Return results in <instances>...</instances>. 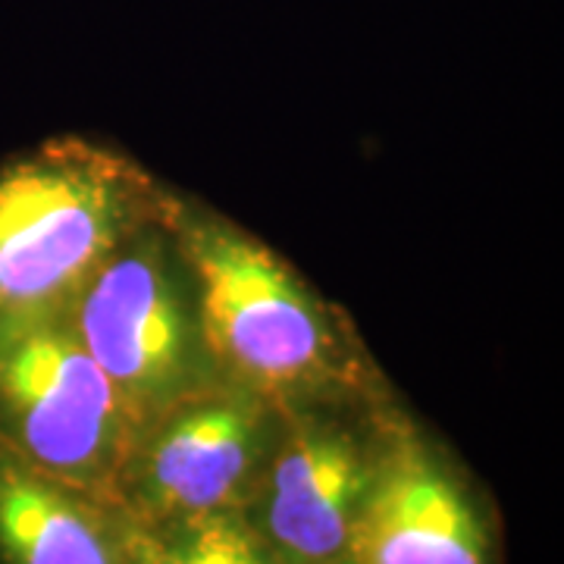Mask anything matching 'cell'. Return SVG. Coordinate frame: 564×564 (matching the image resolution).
Segmentation results:
<instances>
[{"mask_svg":"<svg viewBox=\"0 0 564 564\" xmlns=\"http://www.w3.org/2000/svg\"><path fill=\"white\" fill-rule=\"evenodd\" d=\"M370 470L343 430L299 423L263 486L258 536L276 564H321L343 555Z\"/></svg>","mask_w":564,"mask_h":564,"instance_id":"52a82bcc","label":"cell"},{"mask_svg":"<svg viewBox=\"0 0 564 564\" xmlns=\"http://www.w3.org/2000/svg\"><path fill=\"white\" fill-rule=\"evenodd\" d=\"M141 192L129 163L73 139L0 166V317L73 302L129 239Z\"/></svg>","mask_w":564,"mask_h":564,"instance_id":"6da1fadb","label":"cell"},{"mask_svg":"<svg viewBox=\"0 0 564 564\" xmlns=\"http://www.w3.org/2000/svg\"><path fill=\"white\" fill-rule=\"evenodd\" d=\"M82 345L132 421L170 411L188 380V323L154 242H122L73 299Z\"/></svg>","mask_w":564,"mask_h":564,"instance_id":"277c9868","label":"cell"},{"mask_svg":"<svg viewBox=\"0 0 564 564\" xmlns=\"http://www.w3.org/2000/svg\"><path fill=\"white\" fill-rule=\"evenodd\" d=\"M126 552L129 564H276L239 511L170 521H139L126 514Z\"/></svg>","mask_w":564,"mask_h":564,"instance_id":"9c48e42d","label":"cell"},{"mask_svg":"<svg viewBox=\"0 0 564 564\" xmlns=\"http://www.w3.org/2000/svg\"><path fill=\"white\" fill-rule=\"evenodd\" d=\"M0 440V564H129L126 521Z\"/></svg>","mask_w":564,"mask_h":564,"instance_id":"ba28073f","label":"cell"},{"mask_svg":"<svg viewBox=\"0 0 564 564\" xmlns=\"http://www.w3.org/2000/svg\"><path fill=\"white\" fill-rule=\"evenodd\" d=\"M267 452V411L251 392H223L163 411L135 474L139 521L236 511Z\"/></svg>","mask_w":564,"mask_h":564,"instance_id":"5b68a950","label":"cell"},{"mask_svg":"<svg viewBox=\"0 0 564 564\" xmlns=\"http://www.w3.org/2000/svg\"><path fill=\"white\" fill-rule=\"evenodd\" d=\"M188 258L202 282L210 351L263 392L302 389L329 373V329L267 248L229 229L198 226Z\"/></svg>","mask_w":564,"mask_h":564,"instance_id":"3957f363","label":"cell"},{"mask_svg":"<svg viewBox=\"0 0 564 564\" xmlns=\"http://www.w3.org/2000/svg\"><path fill=\"white\" fill-rule=\"evenodd\" d=\"M69 304L0 317V440L63 484L110 499L135 462L139 423L82 345Z\"/></svg>","mask_w":564,"mask_h":564,"instance_id":"7a4b0ae2","label":"cell"},{"mask_svg":"<svg viewBox=\"0 0 564 564\" xmlns=\"http://www.w3.org/2000/svg\"><path fill=\"white\" fill-rule=\"evenodd\" d=\"M345 552L358 564H489L470 499L414 443H395L370 470Z\"/></svg>","mask_w":564,"mask_h":564,"instance_id":"8992f818","label":"cell"},{"mask_svg":"<svg viewBox=\"0 0 564 564\" xmlns=\"http://www.w3.org/2000/svg\"><path fill=\"white\" fill-rule=\"evenodd\" d=\"M321 564H358V562H355L348 552H343V555H336V558H326V562H321Z\"/></svg>","mask_w":564,"mask_h":564,"instance_id":"30bf717a","label":"cell"}]
</instances>
